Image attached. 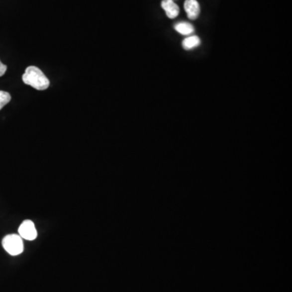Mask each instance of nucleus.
I'll return each instance as SVG.
<instances>
[{
  "mask_svg": "<svg viewBox=\"0 0 292 292\" xmlns=\"http://www.w3.org/2000/svg\"><path fill=\"white\" fill-rule=\"evenodd\" d=\"M22 80L25 85L32 86L38 90H46L50 86L48 78L37 67H28L23 75Z\"/></svg>",
  "mask_w": 292,
  "mask_h": 292,
  "instance_id": "obj_1",
  "label": "nucleus"
},
{
  "mask_svg": "<svg viewBox=\"0 0 292 292\" xmlns=\"http://www.w3.org/2000/svg\"><path fill=\"white\" fill-rule=\"evenodd\" d=\"M2 244L4 250L11 256L21 254L24 251L23 239L16 234L6 235L2 239Z\"/></svg>",
  "mask_w": 292,
  "mask_h": 292,
  "instance_id": "obj_2",
  "label": "nucleus"
},
{
  "mask_svg": "<svg viewBox=\"0 0 292 292\" xmlns=\"http://www.w3.org/2000/svg\"><path fill=\"white\" fill-rule=\"evenodd\" d=\"M18 233L22 239L29 241L35 240L38 236V231L36 230L35 225L31 220L24 221L18 229Z\"/></svg>",
  "mask_w": 292,
  "mask_h": 292,
  "instance_id": "obj_3",
  "label": "nucleus"
},
{
  "mask_svg": "<svg viewBox=\"0 0 292 292\" xmlns=\"http://www.w3.org/2000/svg\"><path fill=\"white\" fill-rule=\"evenodd\" d=\"M184 7L190 20H195L200 15V4L196 0H185Z\"/></svg>",
  "mask_w": 292,
  "mask_h": 292,
  "instance_id": "obj_4",
  "label": "nucleus"
},
{
  "mask_svg": "<svg viewBox=\"0 0 292 292\" xmlns=\"http://www.w3.org/2000/svg\"><path fill=\"white\" fill-rule=\"evenodd\" d=\"M161 5L170 19H175L180 14V7L173 0H163Z\"/></svg>",
  "mask_w": 292,
  "mask_h": 292,
  "instance_id": "obj_5",
  "label": "nucleus"
},
{
  "mask_svg": "<svg viewBox=\"0 0 292 292\" xmlns=\"http://www.w3.org/2000/svg\"><path fill=\"white\" fill-rule=\"evenodd\" d=\"M175 29L182 35H190L194 32V27L189 22H180L175 25Z\"/></svg>",
  "mask_w": 292,
  "mask_h": 292,
  "instance_id": "obj_6",
  "label": "nucleus"
},
{
  "mask_svg": "<svg viewBox=\"0 0 292 292\" xmlns=\"http://www.w3.org/2000/svg\"><path fill=\"white\" fill-rule=\"evenodd\" d=\"M200 43V40L199 37L197 36L194 35L190 36L189 38H185L183 41V47L187 51H190L192 49L195 48L197 47Z\"/></svg>",
  "mask_w": 292,
  "mask_h": 292,
  "instance_id": "obj_7",
  "label": "nucleus"
},
{
  "mask_svg": "<svg viewBox=\"0 0 292 292\" xmlns=\"http://www.w3.org/2000/svg\"><path fill=\"white\" fill-rule=\"evenodd\" d=\"M11 101V95L7 92L0 90V110Z\"/></svg>",
  "mask_w": 292,
  "mask_h": 292,
  "instance_id": "obj_8",
  "label": "nucleus"
},
{
  "mask_svg": "<svg viewBox=\"0 0 292 292\" xmlns=\"http://www.w3.org/2000/svg\"><path fill=\"white\" fill-rule=\"evenodd\" d=\"M7 66L0 61V77L4 75L6 71H7Z\"/></svg>",
  "mask_w": 292,
  "mask_h": 292,
  "instance_id": "obj_9",
  "label": "nucleus"
}]
</instances>
